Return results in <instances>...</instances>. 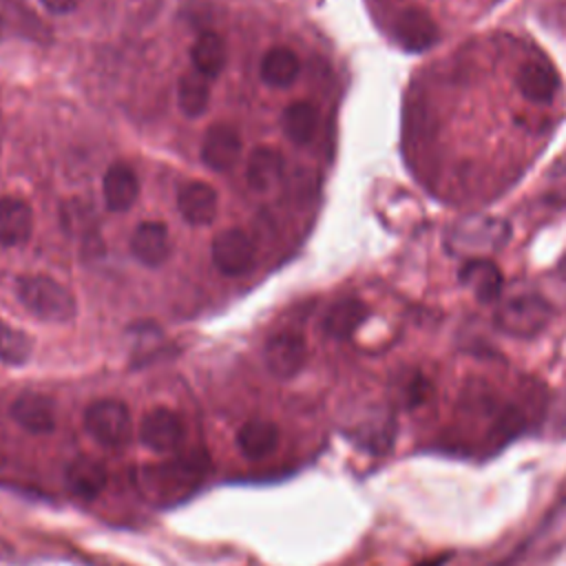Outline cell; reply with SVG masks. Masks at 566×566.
I'll list each match as a JSON object with an SVG mask.
<instances>
[{
	"label": "cell",
	"mask_w": 566,
	"mask_h": 566,
	"mask_svg": "<svg viewBox=\"0 0 566 566\" xmlns=\"http://www.w3.org/2000/svg\"><path fill=\"white\" fill-rule=\"evenodd\" d=\"M190 60L197 73H201L208 80L217 77L226 66V44L221 35L212 31H203L201 35H197V40L190 46Z\"/></svg>",
	"instance_id": "22"
},
{
	"label": "cell",
	"mask_w": 566,
	"mask_h": 566,
	"mask_svg": "<svg viewBox=\"0 0 566 566\" xmlns=\"http://www.w3.org/2000/svg\"><path fill=\"white\" fill-rule=\"evenodd\" d=\"M31 338L18 327L0 321V360L7 365H24L31 356Z\"/></svg>",
	"instance_id": "25"
},
{
	"label": "cell",
	"mask_w": 566,
	"mask_h": 566,
	"mask_svg": "<svg viewBox=\"0 0 566 566\" xmlns=\"http://www.w3.org/2000/svg\"><path fill=\"white\" fill-rule=\"evenodd\" d=\"M177 210L192 226H208L219 210L217 190L206 181H190L177 192Z\"/></svg>",
	"instance_id": "12"
},
{
	"label": "cell",
	"mask_w": 566,
	"mask_h": 566,
	"mask_svg": "<svg viewBox=\"0 0 566 566\" xmlns=\"http://www.w3.org/2000/svg\"><path fill=\"white\" fill-rule=\"evenodd\" d=\"M279 444V427L265 418L245 420L237 431V447L248 460L268 458Z\"/></svg>",
	"instance_id": "18"
},
{
	"label": "cell",
	"mask_w": 566,
	"mask_h": 566,
	"mask_svg": "<svg viewBox=\"0 0 566 566\" xmlns=\"http://www.w3.org/2000/svg\"><path fill=\"white\" fill-rule=\"evenodd\" d=\"M33 232V210L20 197H0V245L27 243Z\"/></svg>",
	"instance_id": "17"
},
{
	"label": "cell",
	"mask_w": 566,
	"mask_h": 566,
	"mask_svg": "<svg viewBox=\"0 0 566 566\" xmlns=\"http://www.w3.org/2000/svg\"><path fill=\"white\" fill-rule=\"evenodd\" d=\"M102 195L111 212H126L135 206L139 197V179L130 164L115 161L108 166L102 179Z\"/></svg>",
	"instance_id": "10"
},
{
	"label": "cell",
	"mask_w": 566,
	"mask_h": 566,
	"mask_svg": "<svg viewBox=\"0 0 566 566\" xmlns=\"http://www.w3.org/2000/svg\"><path fill=\"white\" fill-rule=\"evenodd\" d=\"M80 0H42L51 13H71Z\"/></svg>",
	"instance_id": "26"
},
{
	"label": "cell",
	"mask_w": 566,
	"mask_h": 566,
	"mask_svg": "<svg viewBox=\"0 0 566 566\" xmlns=\"http://www.w3.org/2000/svg\"><path fill=\"white\" fill-rule=\"evenodd\" d=\"M365 318H367V305L363 301L340 298L329 305L323 318V329L329 338L343 340V338H349Z\"/></svg>",
	"instance_id": "21"
},
{
	"label": "cell",
	"mask_w": 566,
	"mask_h": 566,
	"mask_svg": "<svg viewBox=\"0 0 566 566\" xmlns=\"http://www.w3.org/2000/svg\"><path fill=\"white\" fill-rule=\"evenodd\" d=\"M440 564H444V557H436V559H429V562H424V564H420V566H440Z\"/></svg>",
	"instance_id": "27"
},
{
	"label": "cell",
	"mask_w": 566,
	"mask_h": 566,
	"mask_svg": "<svg viewBox=\"0 0 566 566\" xmlns=\"http://www.w3.org/2000/svg\"><path fill=\"white\" fill-rule=\"evenodd\" d=\"M559 276L566 281V256H564L562 263H559Z\"/></svg>",
	"instance_id": "28"
},
{
	"label": "cell",
	"mask_w": 566,
	"mask_h": 566,
	"mask_svg": "<svg viewBox=\"0 0 566 566\" xmlns=\"http://www.w3.org/2000/svg\"><path fill=\"white\" fill-rule=\"evenodd\" d=\"M460 283L473 292L480 303H493L500 298L504 279L500 268L491 259H469L458 272Z\"/></svg>",
	"instance_id": "14"
},
{
	"label": "cell",
	"mask_w": 566,
	"mask_h": 566,
	"mask_svg": "<svg viewBox=\"0 0 566 566\" xmlns=\"http://www.w3.org/2000/svg\"><path fill=\"white\" fill-rule=\"evenodd\" d=\"M84 427L95 442L106 449H122L133 438V418L126 402L102 398L86 407Z\"/></svg>",
	"instance_id": "4"
},
{
	"label": "cell",
	"mask_w": 566,
	"mask_h": 566,
	"mask_svg": "<svg viewBox=\"0 0 566 566\" xmlns=\"http://www.w3.org/2000/svg\"><path fill=\"white\" fill-rule=\"evenodd\" d=\"M283 133L294 144H310L318 128V111L312 102H292L281 117Z\"/></svg>",
	"instance_id": "23"
},
{
	"label": "cell",
	"mask_w": 566,
	"mask_h": 566,
	"mask_svg": "<svg viewBox=\"0 0 566 566\" xmlns=\"http://www.w3.org/2000/svg\"><path fill=\"white\" fill-rule=\"evenodd\" d=\"M553 312L548 301L537 292H513L497 305L493 314V323L500 332L515 338H531L539 334Z\"/></svg>",
	"instance_id": "3"
},
{
	"label": "cell",
	"mask_w": 566,
	"mask_h": 566,
	"mask_svg": "<svg viewBox=\"0 0 566 566\" xmlns=\"http://www.w3.org/2000/svg\"><path fill=\"white\" fill-rule=\"evenodd\" d=\"M64 482L73 495L82 500H95L106 489L108 473L104 462L88 455H80L66 464Z\"/></svg>",
	"instance_id": "15"
},
{
	"label": "cell",
	"mask_w": 566,
	"mask_h": 566,
	"mask_svg": "<svg viewBox=\"0 0 566 566\" xmlns=\"http://www.w3.org/2000/svg\"><path fill=\"white\" fill-rule=\"evenodd\" d=\"M283 155L272 146H259L250 153L248 166H245V179L252 190H270L279 184L283 175Z\"/></svg>",
	"instance_id": "19"
},
{
	"label": "cell",
	"mask_w": 566,
	"mask_h": 566,
	"mask_svg": "<svg viewBox=\"0 0 566 566\" xmlns=\"http://www.w3.org/2000/svg\"><path fill=\"white\" fill-rule=\"evenodd\" d=\"M511 239L509 221L491 214H467L444 230V250L462 259H489Z\"/></svg>",
	"instance_id": "1"
},
{
	"label": "cell",
	"mask_w": 566,
	"mask_h": 566,
	"mask_svg": "<svg viewBox=\"0 0 566 566\" xmlns=\"http://www.w3.org/2000/svg\"><path fill=\"white\" fill-rule=\"evenodd\" d=\"M301 73L298 55L287 46H272L265 51L259 64V75L268 86L285 88L290 86Z\"/></svg>",
	"instance_id": "20"
},
{
	"label": "cell",
	"mask_w": 566,
	"mask_h": 566,
	"mask_svg": "<svg viewBox=\"0 0 566 566\" xmlns=\"http://www.w3.org/2000/svg\"><path fill=\"white\" fill-rule=\"evenodd\" d=\"M186 427L179 413L168 407L150 409L139 422V440L155 453H172L184 444Z\"/></svg>",
	"instance_id": "6"
},
{
	"label": "cell",
	"mask_w": 566,
	"mask_h": 566,
	"mask_svg": "<svg viewBox=\"0 0 566 566\" xmlns=\"http://www.w3.org/2000/svg\"><path fill=\"white\" fill-rule=\"evenodd\" d=\"M15 296L22 307L46 323H69L77 314L73 292L46 274H27L15 281Z\"/></svg>",
	"instance_id": "2"
},
{
	"label": "cell",
	"mask_w": 566,
	"mask_h": 566,
	"mask_svg": "<svg viewBox=\"0 0 566 566\" xmlns=\"http://www.w3.org/2000/svg\"><path fill=\"white\" fill-rule=\"evenodd\" d=\"M263 360L274 378H294L307 363L305 338L296 332H279L270 336L263 347Z\"/></svg>",
	"instance_id": "7"
},
{
	"label": "cell",
	"mask_w": 566,
	"mask_h": 566,
	"mask_svg": "<svg viewBox=\"0 0 566 566\" xmlns=\"http://www.w3.org/2000/svg\"><path fill=\"white\" fill-rule=\"evenodd\" d=\"M256 259V245L252 237L241 228H228L212 241V263L228 276H239L252 270Z\"/></svg>",
	"instance_id": "5"
},
{
	"label": "cell",
	"mask_w": 566,
	"mask_h": 566,
	"mask_svg": "<svg viewBox=\"0 0 566 566\" xmlns=\"http://www.w3.org/2000/svg\"><path fill=\"white\" fill-rule=\"evenodd\" d=\"M391 38L409 53H422L427 49H431L438 38V24L433 22V18L420 9V7H409L402 9L391 24Z\"/></svg>",
	"instance_id": "8"
},
{
	"label": "cell",
	"mask_w": 566,
	"mask_h": 566,
	"mask_svg": "<svg viewBox=\"0 0 566 566\" xmlns=\"http://www.w3.org/2000/svg\"><path fill=\"white\" fill-rule=\"evenodd\" d=\"M241 157V135L232 124L217 122L208 126L201 142V159L214 172H228Z\"/></svg>",
	"instance_id": "9"
},
{
	"label": "cell",
	"mask_w": 566,
	"mask_h": 566,
	"mask_svg": "<svg viewBox=\"0 0 566 566\" xmlns=\"http://www.w3.org/2000/svg\"><path fill=\"white\" fill-rule=\"evenodd\" d=\"M210 104V82L201 73L192 71L181 75L177 86V106L186 117H199Z\"/></svg>",
	"instance_id": "24"
},
{
	"label": "cell",
	"mask_w": 566,
	"mask_h": 566,
	"mask_svg": "<svg viewBox=\"0 0 566 566\" xmlns=\"http://www.w3.org/2000/svg\"><path fill=\"white\" fill-rule=\"evenodd\" d=\"M11 418L31 433H49L55 427V407L44 394L24 391L11 402Z\"/></svg>",
	"instance_id": "16"
},
{
	"label": "cell",
	"mask_w": 566,
	"mask_h": 566,
	"mask_svg": "<svg viewBox=\"0 0 566 566\" xmlns=\"http://www.w3.org/2000/svg\"><path fill=\"white\" fill-rule=\"evenodd\" d=\"M133 256L148 268H159L170 256V234L159 221H144L133 230L130 237Z\"/></svg>",
	"instance_id": "11"
},
{
	"label": "cell",
	"mask_w": 566,
	"mask_h": 566,
	"mask_svg": "<svg viewBox=\"0 0 566 566\" xmlns=\"http://www.w3.org/2000/svg\"><path fill=\"white\" fill-rule=\"evenodd\" d=\"M0 35H2V20H0Z\"/></svg>",
	"instance_id": "29"
},
{
	"label": "cell",
	"mask_w": 566,
	"mask_h": 566,
	"mask_svg": "<svg viewBox=\"0 0 566 566\" xmlns=\"http://www.w3.org/2000/svg\"><path fill=\"white\" fill-rule=\"evenodd\" d=\"M515 84L528 102L551 104L559 91V75L551 64L528 60L517 69Z\"/></svg>",
	"instance_id": "13"
}]
</instances>
